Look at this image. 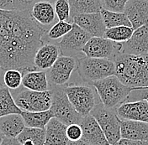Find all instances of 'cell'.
Here are the masks:
<instances>
[{
	"label": "cell",
	"instance_id": "obj_20",
	"mask_svg": "<svg viewBox=\"0 0 148 145\" xmlns=\"http://www.w3.org/2000/svg\"><path fill=\"white\" fill-rule=\"evenodd\" d=\"M66 125L52 118L46 127L45 145H66L68 138L66 137Z\"/></svg>",
	"mask_w": 148,
	"mask_h": 145
},
{
	"label": "cell",
	"instance_id": "obj_13",
	"mask_svg": "<svg viewBox=\"0 0 148 145\" xmlns=\"http://www.w3.org/2000/svg\"><path fill=\"white\" fill-rule=\"evenodd\" d=\"M120 53L134 55L148 54V25L135 29L130 39L121 43Z\"/></svg>",
	"mask_w": 148,
	"mask_h": 145
},
{
	"label": "cell",
	"instance_id": "obj_24",
	"mask_svg": "<svg viewBox=\"0 0 148 145\" xmlns=\"http://www.w3.org/2000/svg\"><path fill=\"white\" fill-rule=\"evenodd\" d=\"M72 18L77 14L100 13L102 5L100 0H68Z\"/></svg>",
	"mask_w": 148,
	"mask_h": 145
},
{
	"label": "cell",
	"instance_id": "obj_8",
	"mask_svg": "<svg viewBox=\"0 0 148 145\" xmlns=\"http://www.w3.org/2000/svg\"><path fill=\"white\" fill-rule=\"evenodd\" d=\"M64 91L75 110L83 118L89 115L96 106L95 93L88 86H64Z\"/></svg>",
	"mask_w": 148,
	"mask_h": 145
},
{
	"label": "cell",
	"instance_id": "obj_42",
	"mask_svg": "<svg viewBox=\"0 0 148 145\" xmlns=\"http://www.w3.org/2000/svg\"><path fill=\"white\" fill-rule=\"evenodd\" d=\"M43 1H47V2H50V3H51L52 4H54L56 0H43Z\"/></svg>",
	"mask_w": 148,
	"mask_h": 145
},
{
	"label": "cell",
	"instance_id": "obj_40",
	"mask_svg": "<svg viewBox=\"0 0 148 145\" xmlns=\"http://www.w3.org/2000/svg\"><path fill=\"white\" fill-rule=\"evenodd\" d=\"M4 70L2 68V66L0 65V86H3V74H4Z\"/></svg>",
	"mask_w": 148,
	"mask_h": 145
},
{
	"label": "cell",
	"instance_id": "obj_16",
	"mask_svg": "<svg viewBox=\"0 0 148 145\" xmlns=\"http://www.w3.org/2000/svg\"><path fill=\"white\" fill-rule=\"evenodd\" d=\"M29 12L34 20L46 30L51 27L54 23L59 21L56 14L54 4L47 1L37 0Z\"/></svg>",
	"mask_w": 148,
	"mask_h": 145
},
{
	"label": "cell",
	"instance_id": "obj_23",
	"mask_svg": "<svg viewBox=\"0 0 148 145\" xmlns=\"http://www.w3.org/2000/svg\"><path fill=\"white\" fill-rule=\"evenodd\" d=\"M23 118L25 125L26 127L41 128L46 129L49 121L54 118L51 110L44 112H25L22 111L20 114Z\"/></svg>",
	"mask_w": 148,
	"mask_h": 145
},
{
	"label": "cell",
	"instance_id": "obj_6",
	"mask_svg": "<svg viewBox=\"0 0 148 145\" xmlns=\"http://www.w3.org/2000/svg\"><path fill=\"white\" fill-rule=\"evenodd\" d=\"M13 97L18 108L25 112H44L51 106V90L46 91H31L19 87L14 92Z\"/></svg>",
	"mask_w": 148,
	"mask_h": 145
},
{
	"label": "cell",
	"instance_id": "obj_37",
	"mask_svg": "<svg viewBox=\"0 0 148 145\" xmlns=\"http://www.w3.org/2000/svg\"><path fill=\"white\" fill-rule=\"evenodd\" d=\"M0 9L6 11L14 10V0H0Z\"/></svg>",
	"mask_w": 148,
	"mask_h": 145
},
{
	"label": "cell",
	"instance_id": "obj_7",
	"mask_svg": "<svg viewBox=\"0 0 148 145\" xmlns=\"http://www.w3.org/2000/svg\"><path fill=\"white\" fill-rule=\"evenodd\" d=\"M90 114L98 122L109 144H115L121 138L120 118L116 114L115 109L108 108L100 102L96 104Z\"/></svg>",
	"mask_w": 148,
	"mask_h": 145
},
{
	"label": "cell",
	"instance_id": "obj_39",
	"mask_svg": "<svg viewBox=\"0 0 148 145\" xmlns=\"http://www.w3.org/2000/svg\"><path fill=\"white\" fill-rule=\"evenodd\" d=\"M66 145H90L88 143L84 142L83 140H77V141H68Z\"/></svg>",
	"mask_w": 148,
	"mask_h": 145
},
{
	"label": "cell",
	"instance_id": "obj_22",
	"mask_svg": "<svg viewBox=\"0 0 148 145\" xmlns=\"http://www.w3.org/2000/svg\"><path fill=\"white\" fill-rule=\"evenodd\" d=\"M22 86L36 91H46L51 89L46 71H34L23 76Z\"/></svg>",
	"mask_w": 148,
	"mask_h": 145
},
{
	"label": "cell",
	"instance_id": "obj_27",
	"mask_svg": "<svg viewBox=\"0 0 148 145\" xmlns=\"http://www.w3.org/2000/svg\"><path fill=\"white\" fill-rule=\"evenodd\" d=\"M16 138L21 144L25 141H31L34 145H45L46 130L25 127Z\"/></svg>",
	"mask_w": 148,
	"mask_h": 145
},
{
	"label": "cell",
	"instance_id": "obj_9",
	"mask_svg": "<svg viewBox=\"0 0 148 145\" xmlns=\"http://www.w3.org/2000/svg\"><path fill=\"white\" fill-rule=\"evenodd\" d=\"M121 43H116L103 37H91L82 50L83 54L89 58H101L114 61L120 54Z\"/></svg>",
	"mask_w": 148,
	"mask_h": 145
},
{
	"label": "cell",
	"instance_id": "obj_14",
	"mask_svg": "<svg viewBox=\"0 0 148 145\" xmlns=\"http://www.w3.org/2000/svg\"><path fill=\"white\" fill-rule=\"evenodd\" d=\"M72 23L76 24L91 37H104L106 27L100 13L75 15L72 18Z\"/></svg>",
	"mask_w": 148,
	"mask_h": 145
},
{
	"label": "cell",
	"instance_id": "obj_31",
	"mask_svg": "<svg viewBox=\"0 0 148 145\" xmlns=\"http://www.w3.org/2000/svg\"><path fill=\"white\" fill-rule=\"evenodd\" d=\"M56 17L59 21L71 22V9L68 0H56L54 3Z\"/></svg>",
	"mask_w": 148,
	"mask_h": 145
},
{
	"label": "cell",
	"instance_id": "obj_17",
	"mask_svg": "<svg viewBox=\"0 0 148 145\" xmlns=\"http://www.w3.org/2000/svg\"><path fill=\"white\" fill-rule=\"evenodd\" d=\"M124 13L135 29L148 25V0H130Z\"/></svg>",
	"mask_w": 148,
	"mask_h": 145
},
{
	"label": "cell",
	"instance_id": "obj_1",
	"mask_svg": "<svg viewBox=\"0 0 148 145\" xmlns=\"http://www.w3.org/2000/svg\"><path fill=\"white\" fill-rule=\"evenodd\" d=\"M47 30L32 18L29 10L0 9V65L23 74L37 71L34 57Z\"/></svg>",
	"mask_w": 148,
	"mask_h": 145
},
{
	"label": "cell",
	"instance_id": "obj_38",
	"mask_svg": "<svg viewBox=\"0 0 148 145\" xmlns=\"http://www.w3.org/2000/svg\"><path fill=\"white\" fill-rule=\"evenodd\" d=\"M1 145H22V144L18 142V140L17 138H3Z\"/></svg>",
	"mask_w": 148,
	"mask_h": 145
},
{
	"label": "cell",
	"instance_id": "obj_35",
	"mask_svg": "<svg viewBox=\"0 0 148 145\" xmlns=\"http://www.w3.org/2000/svg\"><path fill=\"white\" fill-rule=\"evenodd\" d=\"M36 1L37 0H14V10L17 11L30 10Z\"/></svg>",
	"mask_w": 148,
	"mask_h": 145
},
{
	"label": "cell",
	"instance_id": "obj_33",
	"mask_svg": "<svg viewBox=\"0 0 148 145\" xmlns=\"http://www.w3.org/2000/svg\"><path fill=\"white\" fill-rule=\"evenodd\" d=\"M83 131L79 124H71L66 127V137L69 141H77L82 138Z\"/></svg>",
	"mask_w": 148,
	"mask_h": 145
},
{
	"label": "cell",
	"instance_id": "obj_34",
	"mask_svg": "<svg viewBox=\"0 0 148 145\" xmlns=\"http://www.w3.org/2000/svg\"><path fill=\"white\" fill-rule=\"evenodd\" d=\"M148 99V89H133L125 101Z\"/></svg>",
	"mask_w": 148,
	"mask_h": 145
},
{
	"label": "cell",
	"instance_id": "obj_10",
	"mask_svg": "<svg viewBox=\"0 0 148 145\" xmlns=\"http://www.w3.org/2000/svg\"><path fill=\"white\" fill-rule=\"evenodd\" d=\"M90 39L91 36L87 32L73 23V29L58 42L61 54L74 58H82L80 57V54H83L82 50Z\"/></svg>",
	"mask_w": 148,
	"mask_h": 145
},
{
	"label": "cell",
	"instance_id": "obj_11",
	"mask_svg": "<svg viewBox=\"0 0 148 145\" xmlns=\"http://www.w3.org/2000/svg\"><path fill=\"white\" fill-rule=\"evenodd\" d=\"M77 58L60 55L51 68L46 72L50 86H64L66 85L72 74L77 70Z\"/></svg>",
	"mask_w": 148,
	"mask_h": 145
},
{
	"label": "cell",
	"instance_id": "obj_2",
	"mask_svg": "<svg viewBox=\"0 0 148 145\" xmlns=\"http://www.w3.org/2000/svg\"><path fill=\"white\" fill-rule=\"evenodd\" d=\"M115 75L124 85L132 87L148 86V54L134 55L120 53L113 61Z\"/></svg>",
	"mask_w": 148,
	"mask_h": 145
},
{
	"label": "cell",
	"instance_id": "obj_28",
	"mask_svg": "<svg viewBox=\"0 0 148 145\" xmlns=\"http://www.w3.org/2000/svg\"><path fill=\"white\" fill-rule=\"evenodd\" d=\"M134 32V29L128 26H118V27L106 29L104 37L116 43H124L130 39Z\"/></svg>",
	"mask_w": 148,
	"mask_h": 145
},
{
	"label": "cell",
	"instance_id": "obj_15",
	"mask_svg": "<svg viewBox=\"0 0 148 145\" xmlns=\"http://www.w3.org/2000/svg\"><path fill=\"white\" fill-rule=\"evenodd\" d=\"M83 135L81 140L90 145H109L103 130L91 114L83 117L81 123Z\"/></svg>",
	"mask_w": 148,
	"mask_h": 145
},
{
	"label": "cell",
	"instance_id": "obj_12",
	"mask_svg": "<svg viewBox=\"0 0 148 145\" xmlns=\"http://www.w3.org/2000/svg\"><path fill=\"white\" fill-rule=\"evenodd\" d=\"M121 120H131L148 123V102L147 100L125 101L115 108Z\"/></svg>",
	"mask_w": 148,
	"mask_h": 145
},
{
	"label": "cell",
	"instance_id": "obj_5",
	"mask_svg": "<svg viewBox=\"0 0 148 145\" xmlns=\"http://www.w3.org/2000/svg\"><path fill=\"white\" fill-rule=\"evenodd\" d=\"M51 106L50 110L52 112L54 118L66 124H79L83 117L77 113L69 101L64 86H51Z\"/></svg>",
	"mask_w": 148,
	"mask_h": 145
},
{
	"label": "cell",
	"instance_id": "obj_45",
	"mask_svg": "<svg viewBox=\"0 0 148 145\" xmlns=\"http://www.w3.org/2000/svg\"><path fill=\"white\" fill-rule=\"evenodd\" d=\"M109 145H111V144H109Z\"/></svg>",
	"mask_w": 148,
	"mask_h": 145
},
{
	"label": "cell",
	"instance_id": "obj_36",
	"mask_svg": "<svg viewBox=\"0 0 148 145\" xmlns=\"http://www.w3.org/2000/svg\"><path fill=\"white\" fill-rule=\"evenodd\" d=\"M114 145H148V142L136 141L127 138H120V140Z\"/></svg>",
	"mask_w": 148,
	"mask_h": 145
},
{
	"label": "cell",
	"instance_id": "obj_18",
	"mask_svg": "<svg viewBox=\"0 0 148 145\" xmlns=\"http://www.w3.org/2000/svg\"><path fill=\"white\" fill-rule=\"evenodd\" d=\"M61 54L58 44L45 42L40 46L34 57V64L38 70L47 71L51 68Z\"/></svg>",
	"mask_w": 148,
	"mask_h": 145
},
{
	"label": "cell",
	"instance_id": "obj_29",
	"mask_svg": "<svg viewBox=\"0 0 148 145\" xmlns=\"http://www.w3.org/2000/svg\"><path fill=\"white\" fill-rule=\"evenodd\" d=\"M73 29V23L67 21H57L46 32V37L49 40L62 39Z\"/></svg>",
	"mask_w": 148,
	"mask_h": 145
},
{
	"label": "cell",
	"instance_id": "obj_4",
	"mask_svg": "<svg viewBox=\"0 0 148 145\" xmlns=\"http://www.w3.org/2000/svg\"><path fill=\"white\" fill-rule=\"evenodd\" d=\"M77 71L84 82L88 84L115 75L114 62L108 59L82 57L77 59Z\"/></svg>",
	"mask_w": 148,
	"mask_h": 145
},
{
	"label": "cell",
	"instance_id": "obj_26",
	"mask_svg": "<svg viewBox=\"0 0 148 145\" xmlns=\"http://www.w3.org/2000/svg\"><path fill=\"white\" fill-rule=\"evenodd\" d=\"M103 23L106 29L118 27V26H128L132 27L129 18L125 13H117L107 9H102L100 11Z\"/></svg>",
	"mask_w": 148,
	"mask_h": 145
},
{
	"label": "cell",
	"instance_id": "obj_41",
	"mask_svg": "<svg viewBox=\"0 0 148 145\" xmlns=\"http://www.w3.org/2000/svg\"><path fill=\"white\" fill-rule=\"evenodd\" d=\"M3 138H4V137L3 136V134H2V133H1V132H0V145H1L2 142H3Z\"/></svg>",
	"mask_w": 148,
	"mask_h": 145
},
{
	"label": "cell",
	"instance_id": "obj_32",
	"mask_svg": "<svg viewBox=\"0 0 148 145\" xmlns=\"http://www.w3.org/2000/svg\"><path fill=\"white\" fill-rule=\"evenodd\" d=\"M130 0H100L102 9L113 12L124 13L126 3Z\"/></svg>",
	"mask_w": 148,
	"mask_h": 145
},
{
	"label": "cell",
	"instance_id": "obj_25",
	"mask_svg": "<svg viewBox=\"0 0 148 145\" xmlns=\"http://www.w3.org/2000/svg\"><path fill=\"white\" fill-rule=\"evenodd\" d=\"M21 112L15 104L10 90L4 85L0 86V118L9 114H21Z\"/></svg>",
	"mask_w": 148,
	"mask_h": 145
},
{
	"label": "cell",
	"instance_id": "obj_43",
	"mask_svg": "<svg viewBox=\"0 0 148 145\" xmlns=\"http://www.w3.org/2000/svg\"><path fill=\"white\" fill-rule=\"evenodd\" d=\"M133 89H148V86H147V87H143V88L139 87V88H133Z\"/></svg>",
	"mask_w": 148,
	"mask_h": 145
},
{
	"label": "cell",
	"instance_id": "obj_21",
	"mask_svg": "<svg viewBox=\"0 0 148 145\" xmlns=\"http://www.w3.org/2000/svg\"><path fill=\"white\" fill-rule=\"evenodd\" d=\"M25 127L20 114H9L0 118V132L7 138H16Z\"/></svg>",
	"mask_w": 148,
	"mask_h": 145
},
{
	"label": "cell",
	"instance_id": "obj_3",
	"mask_svg": "<svg viewBox=\"0 0 148 145\" xmlns=\"http://www.w3.org/2000/svg\"><path fill=\"white\" fill-rule=\"evenodd\" d=\"M89 85H92L96 89L103 105L110 109H115L125 102L133 91L132 87L124 85L116 76H108Z\"/></svg>",
	"mask_w": 148,
	"mask_h": 145
},
{
	"label": "cell",
	"instance_id": "obj_44",
	"mask_svg": "<svg viewBox=\"0 0 148 145\" xmlns=\"http://www.w3.org/2000/svg\"><path fill=\"white\" fill-rule=\"evenodd\" d=\"M147 102H148V99H147Z\"/></svg>",
	"mask_w": 148,
	"mask_h": 145
},
{
	"label": "cell",
	"instance_id": "obj_30",
	"mask_svg": "<svg viewBox=\"0 0 148 145\" xmlns=\"http://www.w3.org/2000/svg\"><path fill=\"white\" fill-rule=\"evenodd\" d=\"M23 74L17 70H7L3 74V84L9 90H17L22 86Z\"/></svg>",
	"mask_w": 148,
	"mask_h": 145
},
{
	"label": "cell",
	"instance_id": "obj_19",
	"mask_svg": "<svg viewBox=\"0 0 148 145\" xmlns=\"http://www.w3.org/2000/svg\"><path fill=\"white\" fill-rule=\"evenodd\" d=\"M121 138L148 142V123L120 119Z\"/></svg>",
	"mask_w": 148,
	"mask_h": 145
}]
</instances>
